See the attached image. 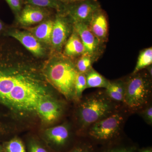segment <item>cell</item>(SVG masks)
<instances>
[{
    "label": "cell",
    "mask_w": 152,
    "mask_h": 152,
    "mask_svg": "<svg viewBox=\"0 0 152 152\" xmlns=\"http://www.w3.org/2000/svg\"><path fill=\"white\" fill-rule=\"evenodd\" d=\"M29 152H48L46 149L38 142L31 140L28 144Z\"/></svg>",
    "instance_id": "obj_27"
},
{
    "label": "cell",
    "mask_w": 152,
    "mask_h": 152,
    "mask_svg": "<svg viewBox=\"0 0 152 152\" xmlns=\"http://www.w3.org/2000/svg\"><path fill=\"white\" fill-rule=\"evenodd\" d=\"M8 35L19 41L28 50L37 57L42 56L45 50L40 42L30 32L18 30H11Z\"/></svg>",
    "instance_id": "obj_9"
},
{
    "label": "cell",
    "mask_w": 152,
    "mask_h": 152,
    "mask_svg": "<svg viewBox=\"0 0 152 152\" xmlns=\"http://www.w3.org/2000/svg\"><path fill=\"white\" fill-rule=\"evenodd\" d=\"M45 87L32 73L18 83L3 101L18 110H35L38 104L48 98Z\"/></svg>",
    "instance_id": "obj_1"
},
{
    "label": "cell",
    "mask_w": 152,
    "mask_h": 152,
    "mask_svg": "<svg viewBox=\"0 0 152 152\" xmlns=\"http://www.w3.org/2000/svg\"><path fill=\"white\" fill-rule=\"evenodd\" d=\"M28 4L42 8H50L59 10L61 5L56 0H26Z\"/></svg>",
    "instance_id": "obj_24"
},
{
    "label": "cell",
    "mask_w": 152,
    "mask_h": 152,
    "mask_svg": "<svg viewBox=\"0 0 152 152\" xmlns=\"http://www.w3.org/2000/svg\"><path fill=\"white\" fill-rule=\"evenodd\" d=\"M94 58L86 53L84 54L77 60L75 66L77 72L86 74L92 68V64Z\"/></svg>",
    "instance_id": "obj_21"
},
{
    "label": "cell",
    "mask_w": 152,
    "mask_h": 152,
    "mask_svg": "<svg viewBox=\"0 0 152 152\" xmlns=\"http://www.w3.org/2000/svg\"><path fill=\"white\" fill-rule=\"evenodd\" d=\"M3 25L2 22L0 20V32L3 30Z\"/></svg>",
    "instance_id": "obj_31"
},
{
    "label": "cell",
    "mask_w": 152,
    "mask_h": 152,
    "mask_svg": "<svg viewBox=\"0 0 152 152\" xmlns=\"http://www.w3.org/2000/svg\"><path fill=\"white\" fill-rule=\"evenodd\" d=\"M35 110L45 122L53 123L61 115L63 108L59 102L48 97L40 102Z\"/></svg>",
    "instance_id": "obj_11"
},
{
    "label": "cell",
    "mask_w": 152,
    "mask_h": 152,
    "mask_svg": "<svg viewBox=\"0 0 152 152\" xmlns=\"http://www.w3.org/2000/svg\"><path fill=\"white\" fill-rule=\"evenodd\" d=\"M96 150L93 142L86 140L79 142L67 152H96Z\"/></svg>",
    "instance_id": "obj_25"
},
{
    "label": "cell",
    "mask_w": 152,
    "mask_h": 152,
    "mask_svg": "<svg viewBox=\"0 0 152 152\" xmlns=\"http://www.w3.org/2000/svg\"><path fill=\"white\" fill-rule=\"evenodd\" d=\"M87 88L86 80L85 74L77 72L75 81V94L76 99L80 100L82 94Z\"/></svg>",
    "instance_id": "obj_23"
},
{
    "label": "cell",
    "mask_w": 152,
    "mask_h": 152,
    "mask_svg": "<svg viewBox=\"0 0 152 152\" xmlns=\"http://www.w3.org/2000/svg\"><path fill=\"white\" fill-rule=\"evenodd\" d=\"M45 135L54 146L61 149L67 145L70 140V133L65 125H61L47 129Z\"/></svg>",
    "instance_id": "obj_12"
},
{
    "label": "cell",
    "mask_w": 152,
    "mask_h": 152,
    "mask_svg": "<svg viewBox=\"0 0 152 152\" xmlns=\"http://www.w3.org/2000/svg\"><path fill=\"white\" fill-rule=\"evenodd\" d=\"M88 26L91 31L100 43L107 40L108 31L107 20L104 14L100 10L93 16Z\"/></svg>",
    "instance_id": "obj_14"
},
{
    "label": "cell",
    "mask_w": 152,
    "mask_h": 152,
    "mask_svg": "<svg viewBox=\"0 0 152 152\" xmlns=\"http://www.w3.org/2000/svg\"><path fill=\"white\" fill-rule=\"evenodd\" d=\"M57 1H66V0H56Z\"/></svg>",
    "instance_id": "obj_33"
},
{
    "label": "cell",
    "mask_w": 152,
    "mask_h": 152,
    "mask_svg": "<svg viewBox=\"0 0 152 152\" xmlns=\"http://www.w3.org/2000/svg\"><path fill=\"white\" fill-rule=\"evenodd\" d=\"M3 151V148L1 146V145H0V152H2Z\"/></svg>",
    "instance_id": "obj_32"
},
{
    "label": "cell",
    "mask_w": 152,
    "mask_h": 152,
    "mask_svg": "<svg viewBox=\"0 0 152 152\" xmlns=\"http://www.w3.org/2000/svg\"><path fill=\"white\" fill-rule=\"evenodd\" d=\"M53 24V21L48 20L42 22L36 27L30 28L29 31L40 42L50 45Z\"/></svg>",
    "instance_id": "obj_16"
},
{
    "label": "cell",
    "mask_w": 152,
    "mask_h": 152,
    "mask_svg": "<svg viewBox=\"0 0 152 152\" xmlns=\"http://www.w3.org/2000/svg\"><path fill=\"white\" fill-rule=\"evenodd\" d=\"M46 15L42 8L27 4L19 13L18 21L23 26H31L42 21Z\"/></svg>",
    "instance_id": "obj_13"
},
{
    "label": "cell",
    "mask_w": 152,
    "mask_h": 152,
    "mask_svg": "<svg viewBox=\"0 0 152 152\" xmlns=\"http://www.w3.org/2000/svg\"><path fill=\"white\" fill-rule=\"evenodd\" d=\"M12 10L15 13L20 12L22 10V0H5Z\"/></svg>",
    "instance_id": "obj_28"
},
{
    "label": "cell",
    "mask_w": 152,
    "mask_h": 152,
    "mask_svg": "<svg viewBox=\"0 0 152 152\" xmlns=\"http://www.w3.org/2000/svg\"><path fill=\"white\" fill-rule=\"evenodd\" d=\"M3 151L5 152H26L23 143L18 138H14L6 142Z\"/></svg>",
    "instance_id": "obj_22"
},
{
    "label": "cell",
    "mask_w": 152,
    "mask_h": 152,
    "mask_svg": "<svg viewBox=\"0 0 152 152\" xmlns=\"http://www.w3.org/2000/svg\"><path fill=\"white\" fill-rule=\"evenodd\" d=\"M106 94L112 101L124 102L125 94V82L122 80L109 82Z\"/></svg>",
    "instance_id": "obj_17"
},
{
    "label": "cell",
    "mask_w": 152,
    "mask_h": 152,
    "mask_svg": "<svg viewBox=\"0 0 152 152\" xmlns=\"http://www.w3.org/2000/svg\"><path fill=\"white\" fill-rule=\"evenodd\" d=\"M73 29L77 33L83 44L86 53L95 58L101 43L91 31L88 25L82 23H74Z\"/></svg>",
    "instance_id": "obj_10"
},
{
    "label": "cell",
    "mask_w": 152,
    "mask_h": 152,
    "mask_svg": "<svg viewBox=\"0 0 152 152\" xmlns=\"http://www.w3.org/2000/svg\"><path fill=\"white\" fill-rule=\"evenodd\" d=\"M124 118L118 113H113L91 125L88 135L92 140L106 145L118 140Z\"/></svg>",
    "instance_id": "obj_6"
},
{
    "label": "cell",
    "mask_w": 152,
    "mask_h": 152,
    "mask_svg": "<svg viewBox=\"0 0 152 152\" xmlns=\"http://www.w3.org/2000/svg\"><path fill=\"white\" fill-rule=\"evenodd\" d=\"M138 152H152V148L149 147L142 148L141 149H138Z\"/></svg>",
    "instance_id": "obj_29"
},
{
    "label": "cell",
    "mask_w": 152,
    "mask_h": 152,
    "mask_svg": "<svg viewBox=\"0 0 152 152\" xmlns=\"http://www.w3.org/2000/svg\"><path fill=\"white\" fill-rule=\"evenodd\" d=\"M148 67V71L150 77H152V66H149L147 67Z\"/></svg>",
    "instance_id": "obj_30"
},
{
    "label": "cell",
    "mask_w": 152,
    "mask_h": 152,
    "mask_svg": "<svg viewBox=\"0 0 152 152\" xmlns=\"http://www.w3.org/2000/svg\"><path fill=\"white\" fill-rule=\"evenodd\" d=\"M125 82L123 103L132 111L143 108L148 104L151 94V84L148 76L138 72L132 74Z\"/></svg>",
    "instance_id": "obj_5"
},
{
    "label": "cell",
    "mask_w": 152,
    "mask_h": 152,
    "mask_svg": "<svg viewBox=\"0 0 152 152\" xmlns=\"http://www.w3.org/2000/svg\"><path fill=\"white\" fill-rule=\"evenodd\" d=\"M85 74L86 80L87 88H98L106 89L110 82L93 68Z\"/></svg>",
    "instance_id": "obj_18"
},
{
    "label": "cell",
    "mask_w": 152,
    "mask_h": 152,
    "mask_svg": "<svg viewBox=\"0 0 152 152\" xmlns=\"http://www.w3.org/2000/svg\"><path fill=\"white\" fill-rule=\"evenodd\" d=\"M152 64V48H149L142 50L140 53L137 61L132 74L140 72L143 69L147 68Z\"/></svg>",
    "instance_id": "obj_20"
},
{
    "label": "cell",
    "mask_w": 152,
    "mask_h": 152,
    "mask_svg": "<svg viewBox=\"0 0 152 152\" xmlns=\"http://www.w3.org/2000/svg\"><path fill=\"white\" fill-rule=\"evenodd\" d=\"M106 94L98 93L86 97L79 104L77 115L83 129L114 113L115 106Z\"/></svg>",
    "instance_id": "obj_2"
},
{
    "label": "cell",
    "mask_w": 152,
    "mask_h": 152,
    "mask_svg": "<svg viewBox=\"0 0 152 152\" xmlns=\"http://www.w3.org/2000/svg\"><path fill=\"white\" fill-rule=\"evenodd\" d=\"M16 53L0 51V102L6 97L19 82L32 73V70L26 69L23 61L12 63Z\"/></svg>",
    "instance_id": "obj_4"
},
{
    "label": "cell",
    "mask_w": 152,
    "mask_h": 152,
    "mask_svg": "<svg viewBox=\"0 0 152 152\" xmlns=\"http://www.w3.org/2000/svg\"><path fill=\"white\" fill-rule=\"evenodd\" d=\"M103 148L98 152H138L137 147L132 144L121 143L118 140L104 145ZM96 152H97L96 150Z\"/></svg>",
    "instance_id": "obj_19"
},
{
    "label": "cell",
    "mask_w": 152,
    "mask_h": 152,
    "mask_svg": "<svg viewBox=\"0 0 152 152\" xmlns=\"http://www.w3.org/2000/svg\"><path fill=\"white\" fill-rule=\"evenodd\" d=\"M99 6L94 0H84L68 8L67 13L73 23L88 25Z\"/></svg>",
    "instance_id": "obj_7"
},
{
    "label": "cell",
    "mask_w": 152,
    "mask_h": 152,
    "mask_svg": "<svg viewBox=\"0 0 152 152\" xmlns=\"http://www.w3.org/2000/svg\"><path fill=\"white\" fill-rule=\"evenodd\" d=\"M77 72L69 59L56 58L49 65L47 76L54 87L68 99H76L75 81Z\"/></svg>",
    "instance_id": "obj_3"
},
{
    "label": "cell",
    "mask_w": 152,
    "mask_h": 152,
    "mask_svg": "<svg viewBox=\"0 0 152 152\" xmlns=\"http://www.w3.org/2000/svg\"><path fill=\"white\" fill-rule=\"evenodd\" d=\"M71 32V26L68 19L58 15L54 21L51 44L54 48L60 51L65 45Z\"/></svg>",
    "instance_id": "obj_8"
},
{
    "label": "cell",
    "mask_w": 152,
    "mask_h": 152,
    "mask_svg": "<svg viewBox=\"0 0 152 152\" xmlns=\"http://www.w3.org/2000/svg\"><path fill=\"white\" fill-rule=\"evenodd\" d=\"M64 53L68 57H80L86 53L83 44L77 33L74 29L65 45Z\"/></svg>",
    "instance_id": "obj_15"
},
{
    "label": "cell",
    "mask_w": 152,
    "mask_h": 152,
    "mask_svg": "<svg viewBox=\"0 0 152 152\" xmlns=\"http://www.w3.org/2000/svg\"><path fill=\"white\" fill-rule=\"evenodd\" d=\"M141 115L143 118L148 124L151 125L152 124V107L151 105H150L147 107L141 113Z\"/></svg>",
    "instance_id": "obj_26"
}]
</instances>
